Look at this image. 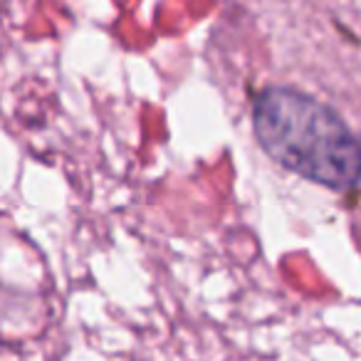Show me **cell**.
Wrapping results in <instances>:
<instances>
[{
  "label": "cell",
  "instance_id": "6da1fadb",
  "mask_svg": "<svg viewBox=\"0 0 361 361\" xmlns=\"http://www.w3.org/2000/svg\"><path fill=\"white\" fill-rule=\"evenodd\" d=\"M250 121L260 149L285 171L329 191L356 186L359 139L326 102L290 85H267L252 97Z\"/></svg>",
  "mask_w": 361,
  "mask_h": 361
}]
</instances>
